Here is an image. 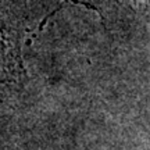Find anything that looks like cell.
<instances>
[{"label": "cell", "mask_w": 150, "mask_h": 150, "mask_svg": "<svg viewBox=\"0 0 150 150\" xmlns=\"http://www.w3.org/2000/svg\"><path fill=\"white\" fill-rule=\"evenodd\" d=\"M70 1L96 10L102 16L104 22L114 20L118 16L120 10H125V8L135 10L136 7L135 0H70Z\"/></svg>", "instance_id": "obj_2"}, {"label": "cell", "mask_w": 150, "mask_h": 150, "mask_svg": "<svg viewBox=\"0 0 150 150\" xmlns=\"http://www.w3.org/2000/svg\"><path fill=\"white\" fill-rule=\"evenodd\" d=\"M24 32L18 17L0 10V88L21 85L25 79L21 50Z\"/></svg>", "instance_id": "obj_1"}]
</instances>
